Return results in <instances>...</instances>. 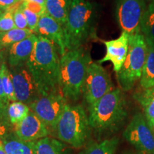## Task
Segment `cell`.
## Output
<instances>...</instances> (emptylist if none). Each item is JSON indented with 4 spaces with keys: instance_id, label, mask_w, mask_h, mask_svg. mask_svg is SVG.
I'll return each mask as SVG.
<instances>
[{
    "instance_id": "5b68a950",
    "label": "cell",
    "mask_w": 154,
    "mask_h": 154,
    "mask_svg": "<svg viewBox=\"0 0 154 154\" xmlns=\"http://www.w3.org/2000/svg\"><path fill=\"white\" fill-rule=\"evenodd\" d=\"M91 129L88 116L84 107L67 103L51 132L63 143L80 148L88 140Z\"/></svg>"
},
{
    "instance_id": "9a60e30c",
    "label": "cell",
    "mask_w": 154,
    "mask_h": 154,
    "mask_svg": "<svg viewBox=\"0 0 154 154\" xmlns=\"http://www.w3.org/2000/svg\"><path fill=\"white\" fill-rule=\"evenodd\" d=\"M36 40L37 35L33 34L25 39L13 44L6 49L4 56L7 64L9 66L26 64L33 52Z\"/></svg>"
},
{
    "instance_id": "4316f807",
    "label": "cell",
    "mask_w": 154,
    "mask_h": 154,
    "mask_svg": "<svg viewBox=\"0 0 154 154\" xmlns=\"http://www.w3.org/2000/svg\"><path fill=\"white\" fill-rule=\"evenodd\" d=\"M22 11L25 18H26V22L28 24V29L35 34V32L37 29V26L39 22L40 16L35 14L33 11H30L29 9L25 8L24 6L22 7Z\"/></svg>"
},
{
    "instance_id": "52a82bcc",
    "label": "cell",
    "mask_w": 154,
    "mask_h": 154,
    "mask_svg": "<svg viewBox=\"0 0 154 154\" xmlns=\"http://www.w3.org/2000/svg\"><path fill=\"white\" fill-rule=\"evenodd\" d=\"M114 89L106 70L99 63L91 62L88 67L82 94L88 106Z\"/></svg>"
},
{
    "instance_id": "74e56055",
    "label": "cell",
    "mask_w": 154,
    "mask_h": 154,
    "mask_svg": "<svg viewBox=\"0 0 154 154\" xmlns=\"http://www.w3.org/2000/svg\"><path fill=\"white\" fill-rule=\"evenodd\" d=\"M2 32H1V31H0V36L2 35Z\"/></svg>"
},
{
    "instance_id": "ab89813d",
    "label": "cell",
    "mask_w": 154,
    "mask_h": 154,
    "mask_svg": "<svg viewBox=\"0 0 154 154\" xmlns=\"http://www.w3.org/2000/svg\"><path fill=\"white\" fill-rule=\"evenodd\" d=\"M22 1H24V0H22Z\"/></svg>"
},
{
    "instance_id": "1f68e13d",
    "label": "cell",
    "mask_w": 154,
    "mask_h": 154,
    "mask_svg": "<svg viewBox=\"0 0 154 154\" xmlns=\"http://www.w3.org/2000/svg\"><path fill=\"white\" fill-rule=\"evenodd\" d=\"M26 1L29 2H34L36 4H38V5L44 6L45 7V2H46V0H26Z\"/></svg>"
},
{
    "instance_id": "836d02e7",
    "label": "cell",
    "mask_w": 154,
    "mask_h": 154,
    "mask_svg": "<svg viewBox=\"0 0 154 154\" xmlns=\"http://www.w3.org/2000/svg\"><path fill=\"white\" fill-rule=\"evenodd\" d=\"M146 42H147L148 44H151V45L152 46V47H153V50H154V42L153 43V42H149V41H147V40H146Z\"/></svg>"
},
{
    "instance_id": "ffe728a7",
    "label": "cell",
    "mask_w": 154,
    "mask_h": 154,
    "mask_svg": "<svg viewBox=\"0 0 154 154\" xmlns=\"http://www.w3.org/2000/svg\"><path fill=\"white\" fill-rule=\"evenodd\" d=\"M118 138H111L100 142H94L86 146L78 154H115L118 148Z\"/></svg>"
},
{
    "instance_id": "6da1fadb",
    "label": "cell",
    "mask_w": 154,
    "mask_h": 154,
    "mask_svg": "<svg viewBox=\"0 0 154 154\" xmlns=\"http://www.w3.org/2000/svg\"><path fill=\"white\" fill-rule=\"evenodd\" d=\"M59 49L49 39L37 36L27 66L41 95L58 93L60 77Z\"/></svg>"
},
{
    "instance_id": "d590c367",
    "label": "cell",
    "mask_w": 154,
    "mask_h": 154,
    "mask_svg": "<svg viewBox=\"0 0 154 154\" xmlns=\"http://www.w3.org/2000/svg\"><path fill=\"white\" fill-rule=\"evenodd\" d=\"M0 66H1V57H0Z\"/></svg>"
},
{
    "instance_id": "5bb4252c",
    "label": "cell",
    "mask_w": 154,
    "mask_h": 154,
    "mask_svg": "<svg viewBox=\"0 0 154 154\" xmlns=\"http://www.w3.org/2000/svg\"><path fill=\"white\" fill-rule=\"evenodd\" d=\"M35 34L52 42L59 49L61 55L66 51L63 26L46 12L40 17Z\"/></svg>"
},
{
    "instance_id": "30bf717a",
    "label": "cell",
    "mask_w": 154,
    "mask_h": 154,
    "mask_svg": "<svg viewBox=\"0 0 154 154\" xmlns=\"http://www.w3.org/2000/svg\"><path fill=\"white\" fill-rule=\"evenodd\" d=\"M67 103L66 98L61 92H58L41 95L29 106L51 133Z\"/></svg>"
},
{
    "instance_id": "8fae6325",
    "label": "cell",
    "mask_w": 154,
    "mask_h": 154,
    "mask_svg": "<svg viewBox=\"0 0 154 154\" xmlns=\"http://www.w3.org/2000/svg\"><path fill=\"white\" fill-rule=\"evenodd\" d=\"M17 101L30 105L41 96L27 64L9 66Z\"/></svg>"
},
{
    "instance_id": "d6a6232c",
    "label": "cell",
    "mask_w": 154,
    "mask_h": 154,
    "mask_svg": "<svg viewBox=\"0 0 154 154\" xmlns=\"http://www.w3.org/2000/svg\"><path fill=\"white\" fill-rule=\"evenodd\" d=\"M0 154H7L5 151V149H4L3 143L2 142V140H0Z\"/></svg>"
},
{
    "instance_id": "e575fe53",
    "label": "cell",
    "mask_w": 154,
    "mask_h": 154,
    "mask_svg": "<svg viewBox=\"0 0 154 154\" xmlns=\"http://www.w3.org/2000/svg\"><path fill=\"white\" fill-rule=\"evenodd\" d=\"M2 13H3V11L0 10V16H1V15H2Z\"/></svg>"
},
{
    "instance_id": "44dd1931",
    "label": "cell",
    "mask_w": 154,
    "mask_h": 154,
    "mask_svg": "<svg viewBox=\"0 0 154 154\" xmlns=\"http://www.w3.org/2000/svg\"><path fill=\"white\" fill-rule=\"evenodd\" d=\"M147 57L140 79V85L143 89L154 86V50L150 44L147 43Z\"/></svg>"
},
{
    "instance_id": "484cf974",
    "label": "cell",
    "mask_w": 154,
    "mask_h": 154,
    "mask_svg": "<svg viewBox=\"0 0 154 154\" xmlns=\"http://www.w3.org/2000/svg\"><path fill=\"white\" fill-rule=\"evenodd\" d=\"M14 131V126L9 120L7 111H0V140L7 134Z\"/></svg>"
},
{
    "instance_id": "60d3db41",
    "label": "cell",
    "mask_w": 154,
    "mask_h": 154,
    "mask_svg": "<svg viewBox=\"0 0 154 154\" xmlns=\"http://www.w3.org/2000/svg\"><path fill=\"white\" fill-rule=\"evenodd\" d=\"M143 154H144V153H143Z\"/></svg>"
},
{
    "instance_id": "4dcf8cb0",
    "label": "cell",
    "mask_w": 154,
    "mask_h": 154,
    "mask_svg": "<svg viewBox=\"0 0 154 154\" xmlns=\"http://www.w3.org/2000/svg\"><path fill=\"white\" fill-rule=\"evenodd\" d=\"M22 0H0V10L5 11Z\"/></svg>"
},
{
    "instance_id": "9c48e42d",
    "label": "cell",
    "mask_w": 154,
    "mask_h": 154,
    "mask_svg": "<svg viewBox=\"0 0 154 154\" xmlns=\"http://www.w3.org/2000/svg\"><path fill=\"white\" fill-rule=\"evenodd\" d=\"M123 136L131 145L144 154H154V132L143 113H136Z\"/></svg>"
},
{
    "instance_id": "7402d4cb",
    "label": "cell",
    "mask_w": 154,
    "mask_h": 154,
    "mask_svg": "<svg viewBox=\"0 0 154 154\" xmlns=\"http://www.w3.org/2000/svg\"><path fill=\"white\" fill-rule=\"evenodd\" d=\"M34 34L30 29H19L15 28L5 32L0 36V51H5L13 44L22 41Z\"/></svg>"
},
{
    "instance_id": "7c38bea8",
    "label": "cell",
    "mask_w": 154,
    "mask_h": 154,
    "mask_svg": "<svg viewBox=\"0 0 154 154\" xmlns=\"http://www.w3.org/2000/svg\"><path fill=\"white\" fill-rule=\"evenodd\" d=\"M14 131L22 139L32 142L47 137L51 134L46 124L31 110L24 120L14 126Z\"/></svg>"
},
{
    "instance_id": "cb8c5ba5",
    "label": "cell",
    "mask_w": 154,
    "mask_h": 154,
    "mask_svg": "<svg viewBox=\"0 0 154 154\" xmlns=\"http://www.w3.org/2000/svg\"><path fill=\"white\" fill-rule=\"evenodd\" d=\"M140 34H143L146 40L154 42V2L149 4L146 8L142 19Z\"/></svg>"
},
{
    "instance_id": "7a4b0ae2",
    "label": "cell",
    "mask_w": 154,
    "mask_h": 154,
    "mask_svg": "<svg viewBox=\"0 0 154 154\" xmlns=\"http://www.w3.org/2000/svg\"><path fill=\"white\" fill-rule=\"evenodd\" d=\"M96 10L87 0H72L63 26L66 51L77 49L96 37Z\"/></svg>"
},
{
    "instance_id": "8992f818",
    "label": "cell",
    "mask_w": 154,
    "mask_h": 154,
    "mask_svg": "<svg viewBox=\"0 0 154 154\" xmlns=\"http://www.w3.org/2000/svg\"><path fill=\"white\" fill-rule=\"evenodd\" d=\"M148 53V46L143 34L129 35L128 51L122 68L116 73V79L123 91L132 89L141 77Z\"/></svg>"
},
{
    "instance_id": "f35d334b",
    "label": "cell",
    "mask_w": 154,
    "mask_h": 154,
    "mask_svg": "<svg viewBox=\"0 0 154 154\" xmlns=\"http://www.w3.org/2000/svg\"><path fill=\"white\" fill-rule=\"evenodd\" d=\"M151 1L152 2H154V0H151Z\"/></svg>"
},
{
    "instance_id": "ac0fdd59",
    "label": "cell",
    "mask_w": 154,
    "mask_h": 154,
    "mask_svg": "<svg viewBox=\"0 0 154 154\" xmlns=\"http://www.w3.org/2000/svg\"><path fill=\"white\" fill-rule=\"evenodd\" d=\"M134 98L143 110V114L151 124L154 126V86L135 92Z\"/></svg>"
},
{
    "instance_id": "83f0119b",
    "label": "cell",
    "mask_w": 154,
    "mask_h": 154,
    "mask_svg": "<svg viewBox=\"0 0 154 154\" xmlns=\"http://www.w3.org/2000/svg\"><path fill=\"white\" fill-rule=\"evenodd\" d=\"M23 2L21 7H19L14 13V21L15 26L17 29H27L28 24L26 22V18H25L24 14L22 11Z\"/></svg>"
},
{
    "instance_id": "e0dca14e",
    "label": "cell",
    "mask_w": 154,
    "mask_h": 154,
    "mask_svg": "<svg viewBox=\"0 0 154 154\" xmlns=\"http://www.w3.org/2000/svg\"><path fill=\"white\" fill-rule=\"evenodd\" d=\"M72 0H46L45 12L64 26L68 18Z\"/></svg>"
},
{
    "instance_id": "ba28073f",
    "label": "cell",
    "mask_w": 154,
    "mask_h": 154,
    "mask_svg": "<svg viewBox=\"0 0 154 154\" xmlns=\"http://www.w3.org/2000/svg\"><path fill=\"white\" fill-rule=\"evenodd\" d=\"M146 8L145 0H116L115 15L121 31L129 35L140 34Z\"/></svg>"
},
{
    "instance_id": "3957f363",
    "label": "cell",
    "mask_w": 154,
    "mask_h": 154,
    "mask_svg": "<svg viewBox=\"0 0 154 154\" xmlns=\"http://www.w3.org/2000/svg\"><path fill=\"white\" fill-rule=\"evenodd\" d=\"M90 126L98 134L119 129L127 116V103L123 91L115 88L88 106Z\"/></svg>"
},
{
    "instance_id": "f1b7e54d",
    "label": "cell",
    "mask_w": 154,
    "mask_h": 154,
    "mask_svg": "<svg viewBox=\"0 0 154 154\" xmlns=\"http://www.w3.org/2000/svg\"><path fill=\"white\" fill-rule=\"evenodd\" d=\"M23 6L25 8L29 9L30 11H33L35 14L39 15L40 17L45 12V7L38 5V4L32 2L24 0L23 1Z\"/></svg>"
},
{
    "instance_id": "277c9868",
    "label": "cell",
    "mask_w": 154,
    "mask_h": 154,
    "mask_svg": "<svg viewBox=\"0 0 154 154\" xmlns=\"http://www.w3.org/2000/svg\"><path fill=\"white\" fill-rule=\"evenodd\" d=\"M91 62L89 51L83 47L66 51L61 55L59 88L66 99L76 101L79 99L88 67Z\"/></svg>"
},
{
    "instance_id": "8d00e7d4",
    "label": "cell",
    "mask_w": 154,
    "mask_h": 154,
    "mask_svg": "<svg viewBox=\"0 0 154 154\" xmlns=\"http://www.w3.org/2000/svg\"><path fill=\"white\" fill-rule=\"evenodd\" d=\"M152 128H153V132H154V126H152Z\"/></svg>"
},
{
    "instance_id": "4fadbf2b",
    "label": "cell",
    "mask_w": 154,
    "mask_h": 154,
    "mask_svg": "<svg viewBox=\"0 0 154 154\" xmlns=\"http://www.w3.org/2000/svg\"><path fill=\"white\" fill-rule=\"evenodd\" d=\"M129 34L122 32L119 37L110 41H103L106 47V54L98 63L110 61L113 64V71L118 73L126 60L128 51Z\"/></svg>"
},
{
    "instance_id": "2e32d148",
    "label": "cell",
    "mask_w": 154,
    "mask_h": 154,
    "mask_svg": "<svg viewBox=\"0 0 154 154\" xmlns=\"http://www.w3.org/2000/svg\"><path fill=\"white\" fill-rule=\"evenodd\" d=\"M7 154H36L35 142L27 141L17 136L14 131L2 138Z\"/></svg>"
},
{
    "instance_id": "d6986e66",
    "label": "cell",
    "mask_w": 154,
    "mask_h": 154,
    "mask_svg": "<svg viewBox=\"0 0 154 154\" xmlns=\"http://www.w3.org/2000/svg\"><path fill=\"white\" fill-rule=\"evenodd\" d=\"M35 149L36 154H69L66 143L48 136L36 140Z\"/></svg>"
},
{
    "instance_id": "d4e9b609",
    "label": "cell",
    "mask_w": 154,
    "mask_h": 154,
    "mask_svg": "<svg viewBox=\"0 0 154 154\" xmlns=\"http://www.w3.org/2000/svg\"><path fill=\"white\" fill-rule=\"evenodd\" d=\"M29 111L30 108L28 105L19 101L11 102L7 108V115L14 126L24 120Z\"/></svg>"
},
{
    "instance_id": "603a6c76",
    "label": "cell",
    "mask_w": 154,
    "mask_h": 154,
    "mask_svg": "<svg viewBox=\"0 0 154 154\" xmlns=\"http://www.w3.org/2000/svg\"><path fill=\"white\" fill-rule=\"evenodd\" d=\"M0 57H1L0 74H1L2 83V86L5 95L10 103L11 102L17 101L11 73L8 66H7V63L6 61V59L2 51H0Z\"/></svg>"
},
{
    "instance_id": "f546056e",
    "label": "cell",
    "mask_w": 154,
    "mask_h": 154,
    "mask_svg": "<svg viewBox=\"0 0 154 154\" xmlns=\"http://www.w3.org/2000/svg\"><path fill=\"white\" fill-rule=\"evenodd\" d=\"M9 103H10V102L7 99L5 91H4L2 83L1 74H0V111H7V108H8Z\"/></svg>"
}]
</instances>
